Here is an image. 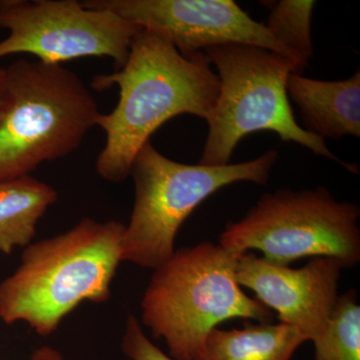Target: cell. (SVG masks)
Returning <instances> with one entry per match:
<instances>
[{
	"label": "cell",
	"instance_id": "cell-1",
	"mask_svg": "<svg viewBox=\"0 0 360 360\" xmlns=\"http://www.w3.org/2000/svg\"><path fill=\"white\" fill-rule=\"evenodd\" d=\"M120 87L115 110L97 118L105 146L97 156V174L106 181H124L135 156L151 135L180 115L207 120L219 94V79L205 51L182 56L155 33L142 30L130 45L122 68L97 75L96 90Z\"/></svg>",
	"mask_w": 360,
	"mask_h": 360
},
{
	"label": "cell",
	"instance_id": "cell-2",
	"mask_svg": "<svg viewBox=\"0 0 360 360\" xmlns=\"http://www.w3.org/2000/svg\"><path fill=\"white\" fill-rule=\"evenodd\" d=\"M124 229L116 220L84 219L65 233L26 246L18 269L0 283V319L26 322L49 336L80 303L108 302Z\"/></svg>",
	"mask_w": 360,
	"mask_h": 360
},
{
	"label": "cell",
	"instance_id": "cell-3",
	"mask_svg": "<svg viewBox=\"0 0 360 360\" xmlns=\"http://www.w3.org/2000/svg\"><path fill=\"white\" fill-rule=\"evenodd\" d=\"M238 255L202 243L175 250L155 270L141 300V321L165 341L172 359L201 360L206 338L225 321H274L271 310L241 290Z\"/></svg>",
	"mask_w": 360,
	"mask_h": 360
},
{
	"label": "cell",
	"instance_id": "cell-4",
	"mask_svg": "<svg viewBox=\"0 0 360 360\" xmlns=\"http://www.w3.org/2000/svg\"><path fill=\"white\" fill-rule=\"evenodd\" d=\"M101 115L72 71L18 60L0 75V181L30 175L40 163L78 148Z\"/></svg>",
	"mask_w": 360,
	"mask_h": 360
},
{
	"label": "cell",
	"instance_id": "cell-5",
	"mask_svg": "<svg viewBox=\"0 0 360 360\" xmlns=\"http://www.w3.org/2000/svg\"><path fill=\"white\" fill-rule=\"evenodd\" d=\"M205 53L219 71V94L206 120L210 129L200 165H229L243 137L271 131L283 141L295 142L350 172H359L356 165L333 155L323 139L296 122L286 84L291 73H302L297 63L276 52L245 44L207 47Z\"/></svg>",
	"mask_w": 360,
	"mask_h": 360
},
{
	"label": "cell",
	"instance_id": "cell-6",
	"mask_svg": "<svg viewBox=\"0 0 360 360\" xmlns=\"http://www.w3.org/2000/svg\"><path fill=\"white\" fill-rule=\"evenodd\" d=\"M277 158V151L270 150L238 165H186L161 155L148 142L130 172L135 200L123 233L122 262L158 269L174 255L177 232L203 200L236 182L266 184Z\"/></svg>",
	"mask_w": 360,
	"mask_h": 360
},
{
	"label": "cell",
	"instance_id": "cell-7",
	"mask_svg": "<svg viewBox=\"0 0 360 360\" xmlns=\"http://www.w3.org/2000/svg\"><path fill=\"white\" fill-rule=\"evenodd\" d=\"M360 210L326 187L278 189L262 196L243 219L231 222L219 245L236 255L259 250L269 264L288 266L304 257H329L342 269L360 262Z\"/></svg>",
	"mask_w": 360,
	"mask_h": 360
},
{
	"label": "cell",
	"instance_id": "cell-8",
	"mask_svg": "<svg viewBox=\"0 0 360 360\" xmlns=\"http://www.w3.org/2000/svg\"><path fill=\"white\" fill-rule=\"evenodd\" d=\"M0 58L16 53L37 56L49 65L99 56L120 70L129 58L139 26L106 9L90 8L77 0H0Z\"/></svg>",
	"mask_w": 360,
	"mask_h": 360
},
{
	"label": "cell",
	"instance_id": "cell-9",
	"mask_svg": "<svg viewBox=\"0 0 360 360\" xmlns=\"http://www.w3.org/2000/svg\"><path fill=\"white\" fill-rule=\"evenodd\" d=\"M90 8L106 9L142 30L155 33L182 54L207 47L245 44L276 52L302 66L232 0H86Z\"/></svg>",
	"mask_w": 360,
	"mask_h": 360
},
{
	"label": "cell",
	"instance_id": "cell-10",
	"mask_svg": "<svg viewBox=\"0 0 360 360\" xmlns=\"http://www.w3.org/2000/svg\"><path fill=\"white\" fill-rule=\"evenodd\" d=\"M342 269L333 258L314 257L300 269H290L246 252L238 255L236 274L239 285L255 292L279 321L314 342L335 309Z\"/></svg>",
	"mask_w": 360,
	"mask_h": 360
},
{
	"label": "cell",
	"instance_id": "cell-11",
	"mask_svg": "<svg viewBox=\"0 0 360 360\" xmlns=\"http://www.w3.org/2000/svg\"><path fill=\"white\" fill-rule=\"evenodd\" d=\"M288 92L300 108L303 129L321 139L360 136V71L340 82H322L291 73Z\"/></svg>",
	"mask_w": 360,
	"mask_h": 360
},
{
	"label": "cell",
	"instance_id": "cell-12",
	"mask_svg": "<svg viewBox=\"0 0 360 360\" xmlns=\"http://www.w3.org/2000/svg\"><path fill=\"white\" fill-rule=\"evenodd\" d=\"M307 338L297 328L281 322L246 324L243 329H212L201 360H290Z\"/></svg>",
	"mask_w": 360,
	"mask_h": 360
},
{
	"label": "cell",
	"instance_id": "cell-13",
	"mask_svg": "<svg viewBox=\"0 0 360 360\" xmlns=\"http://www.w3.org/2000/svg\"><path fill=\"white\" fill-rule=\"evenodd\" d=\"M58 198L53 187L30 175L0 181V252L32 245L37 222Z\"/></svg>",
	"mask_w": 360,
	"mask_h": 360
},
{
	"label": "cell",
	"instance_id": "cell-14",
	"mask_svg": "<svg viewBox=\"0 0 360 360\" xmlns=\"http://www.w3.org/2000/svg\"><path fill=\"white\" fill-rule=\"evenodd\" d=\"M269 7L266 28L274 39L298 61L302 70L314 54L311 41V15L315 2L281 0L262 2Z\"/></svg>",
	"mask_w": 360,
	"mask_h": 360
},
{
	"label": "cell",
	"instance_id": "cell-15",
	"mask_svg": "<svg viewBox=\"0 0 360 360\" xmlns=\"http://www.w3.org/2000/svg\"><path fill=\"white\" fill-rule=\"evenodd\" d=\"M314 345L315 360H360V305L356 290L338 295L326 328Z\"/></svg>",
	"mask_w": 360,
	"mask_h": 360
},
{
	"label": "cell",
	"instance_id": "cell-16",
	"mask_svg": "<svg viewBox=\"0 0 360 360\" xmlns=\"http://www.w3.org/2000/svg\"><path fill=\"white\" fill-rule=\"evenodd\" d=\"M122 348L123 354L130 360H174L148 340L141 322L131 314L127 319Z\"/></svg>",
	"mask_w": 360,
	"mask_h": 360
},
{
	"label": "cell",
	"instance_id": "cell-17",
	"mask_svg": "<svg viewBox=\"0 0 360 360\" xmlns=\"http://www.w3.org/2000/svg\"><path fill=\"white\" fill-rule=\"evenodd\" d=\"M30 360H66L58 349L51 347H40L33 350Z\"/></svg>",
	"mask_w": 360,
	"mask_h": 360
},
{
	"label": "cell",
	"instance_id": "cell-18",
	"mask_svg": "<svg viewBox=\"0 0 360 360\" xmlns=\"http://www.w3.org/2000/svg\"><path fill=\"white\" fill-rule=\"evenodd\" d=\"M2 70H4V68H0V75H1V73H2Z\"/></svg>",
	"mask_w": 360,
	"mask_h": 360
}]
</instances>
